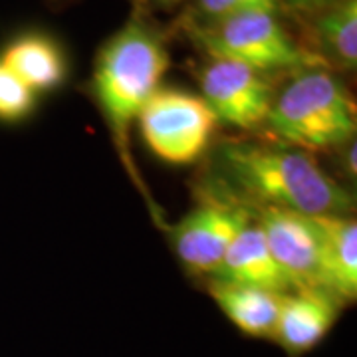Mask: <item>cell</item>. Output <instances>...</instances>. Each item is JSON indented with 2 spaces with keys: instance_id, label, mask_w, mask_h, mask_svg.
Segmentation results:
<instances>
[{
  "instance_id": "6da1fadb",
  "label": "cell",
  "mask_w": 357,
  "mask_h": 357,
  "mask_svg": "<svg viewBox=\"0 0 357 357\" xmlns=\"http://www.w3.org/2000/svg\"><path fill=\"white\" fill-rule=\"evenodd\" d=\"M220 167L230 189L256 206L282 208L306 217L349 215L354 197L333 181L307 151L288 145L229 141Z\"/></svg>"
},
{
  "instance_id": "7a4b0ae2",
  "label": "cell",
  "mask_w": 357,
  "mask_h": 357,
  "mask_svg": "<svg viewBox=\"0 0 357 357\" xmlns=\"http://www.w3.org/2000/svg\"><path fill=\"white\" fill-rule=\"evenodd\" d=\"M169 70V52L147 20L133 16L102 46L93 68V96L119 157L133 173L129 131Z\"/></svg>"
},
{
  "instance_id": "3957f363",
  "label": "cell",
  "mask_w": 357,
  "mask_h": 357,
  "mask_svg": "<svg viewBox=\"0 0 357 357\" xmlns=\"http://www.w3.org/2000/svg\"><path fill=\"white\" fill-rule=\"evenodd\" d=\"M264 126L288 147L307 153L333 149L356 133V103L333 74L312 68L298 72L274 98Z\"/></svg>"
},
{
  "instance_id": "277c9868",
  "label": "cell",
  "mask_w": 357,
  "mask_h": 357,
  "mask_svg": "<svg viewBox=\"0 0 357 357\" xmlns=\"http://www.w3.org/2000/svg\"><path fill=\"white\" fill-rule=\"evenodd\" d=\"M211 58H225L248 66L260 74L304 72L324 66L296 44L276 13H244L201 26L197 30Z\"/></svg>"
},
{
  "instance_id": "5b68a950",
  "label": "cell",
  "mask_w": 357,
  "mask_h": 357,
  "mask_svg": "<svg viewBox=\"0 0 357 357\" xmlns=\"http://www.w3.org/2000/svg\"><path fill=\"white\" fill-rule=\"evenodd\" d=\"M147 149L171 165H189L211 145L217 117L201 96L159 88L135 121Z\"/></svg>"
},
{
  "instance_id": "8992f818",
  "label": "cell",
  "mask_w": 357,
  "mask_h": 357,
  "mask_svg": "<svg viewBox=\"0 0 357 357\" xmlns=\"http://www.w3.org/2000/svg\"><path fill=\"white\" fill-rule=\"evenodd\" d=\"M252 222V215L236 201L204 197L175 227V250L197 274H215L232 241Z\"/></svg>"
},
{
  "instance_id": "52a82bcc",
  "label": "cell",
  "mask_w": 357,
  "mask_h": 357,
  "mask_svg": "<svg viewBox=\"0 0 357 357\" xmlns=\"http://www.w3.org/2000/svg\"><path fill=\"white\" fill-rule=\"evenodd\" d=\"M204 103L211 107L217 121L243 129L264 126L274 102L272 88L264 74L248 66L211 58L201 74Z\"/></svg>"
},
{
  "instance_id": "ba28073f",
  "label": "cell",
  "mask_w": 357,
  "mask_h": 357,
  "mask_svg": "<svg viewBox=\"0 0 357 357\" xmlns=\"http://www.w3.org/2000/svg\"><path fill=\"white\" fill-rule=\"evenodd\" d=\"M258 208L260 213L256 225L262 230L270 252L282 272L288 276L294 290L328 292L321 264V246L310 217L282 208Z\"/></svg>"
},
{
  "instance_id": "9c48e42d",
  "label": "cell",
  "mask_w": 357,
  "mask_h": 357,
  "mask_svg": "<svg viewBox=\"0 0 357 357\" xmlns=\"http://www.w3.org/2000/svg\"><path fill=\"white\" fill-rule=\"evenodd\" d=\"M342 306L340 300L324 290L284 294L272 342L280 345L288 357H304L330 335Z\"/></svg>"
},
{
  "instance_id": "30bf717a",
  "label": "cell",
  "mask_w": 357,
  "mask_h": 357,
  "mask_svg": "<svg viewBox=\"0 0 357 357\" xmlns=\"http://www.w3.org/2000/svg\"><path fill=\"white\" fill-rule=\"evenodd\" d=\"M213 278L217 282L276 294H288L294 290L288 276L282 272L270 252L262 230L255 222L241 230V234L232 241Z\"/></svg>"
},
{
  "instance_id": "8fae6325",
  "label": "cell",
  "mask_w": 357,
  "mask_h": 357,
  "mask_svg": "<svg viewBox=\"0 0 357 357\" xmlns=\"http://www.w3.org/2000/svg\"><path fill=\"white\" fill-rule=\"evenodd\" d=\"M321 246L326 288L342 304L357 296V225L349 215L310 217Z\"/></svg>"
},
{
  "instance_id": "7c38bea8",
  "label": "cell",
  "mask_w": 357,
  "mask_h": 357,
  "mask_svg": "<svg viewBox=\"0 0 357 357\" xmlns=\"http://www.w3.org/2000/svg\"><path fill=\"white\" fill-rule=\"evenodd\" d=\"M0 62L34 93L58 88L68 74L60 44L40 32L14 36L0 54Z\"/></svg>"
},
{
  "instance_id": "4fadbf2b",
  "label": "cell",
  "mask_w": 357,
  "mask_h": 357,
  "mask_svg": "<svg viewBox=\"0 0 357 357\" xmlns=\"http://www.w3.org/2000/svg\"><path fill=\"white\" fill-rule=\"evenodd\" d=\"M211 296L218 310L243 335L272 340L284 294L215 280L211 284Z\"/></svg>"
},
{
  "instance_id": "5bb4252c",
  "label": "cell",
  "mask_w": 357,
  "mask_h": 357,
  "mask_svg": "<svg viewBox=\"0 0 357 357\" xmlns=\"http://www.w3.org/2000/svg\"><path fill=\"white\" fill-rule=\"evenodd\" d=\"M319 62L354 70L357 62V0H342L314 14Z\"/></svg>"
},
{
  "instance_id": "9a60e30c",
  "label": "cell",
  "mask_w": 357,
  "mask_h": 357,
  "mask_svg": "<svg viewBox=\"0 0 357 357\" xmlns=\"http://www.w3.org/2000/svg\"><path fill=\"white\" fill-rule=\"evenodd\" d=\"M36 93L0 62V121L16 123L32 114Z\"/></svg>"
},
{
  "instance_id": "2e32d148",
  "label": "cell",
  "mask_w": 357,
  "mask_h": 357,
  "mask_svg": "<svg viewBox=\"0 0 357 357\" xmlns=\"http://www.w3.org/2000/svg\"><path fill=\"white\" fill-rule=\"evenodd\" d=\"M197 6L206 24H213L244 13H258V10L278 13L280 2L278 0H197Z\"/></svg>"
},
{
  "instance_id": "e0dca14e",
  "label": "cell",
  "mask_w": 357,
  "mask_h": 357,
  "mask_svg": "<svg viewBox=\"0 0 357 357\" xmlns=\"http://www.w3.org/2000/svg\"><path fill=\"white\" fill-rule=\"evenodd\" d=\"M278 2H284L286 6H290L298 13L316 14L318 10H324V8L332 6L335 2H342V0H278Z\"/></svg>"
},
{
  "instance_id": "ac0fdd59",
  "label": "cell",
  "mask_w": 357,
  "mask_h": 357,
  "mask_svg": "<svg viewBox=\"0 0 357 357\" xmlns=\"http://www.w3.org/2000/svg\"><path fill=\"white\" fill-rule=\"evenodd\" d=\"M356 143H347V155H345V165H347V171L351 173V177H356Z\"/></svg>"
},
{
  "instance_id": "d6986e66",
  "label": "cell",
  "mask_w": 357,
  "mask_h": 357,
  "mask_svg": "<svg viewBox=\"0 0 357 357\" xmlns=\"http://www.w3.org/2000/svg\"><path fill=\"white\" fill-rule=\"evenodd\" d=\"M161 2H177V0H161Z\"/></svg>"
}]
</instances>
